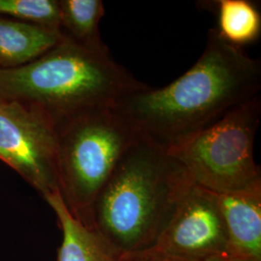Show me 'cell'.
I'll return each mask as SVG.
<instances>
[{
	"instance_id": "6da1fadb",
	"label": "cell",
	"mask_w": 261,
	"mask_h": 261,
	"mask_svg": "<svg viewBox=\"0 0 261 261\" xmlns=\"http://www.w3.org/2000/svg\"><path fill=\"white\" fill-rule=\"evenodd\" d=\"M260 88V60L226 43L214 28L184 75L162 88L145 85L113 110L140 136L168 150L258 96Z\"/></svg>"
},
{
	"instance_id": "7a4b0ae2",
	"label": "cell",
	"mask_w": 261,
	"mask_h": 261,
	"mask_svg": "<svg viewBox=\"0 0 261 261\" xmlns=\"http://www.w3.org/2000/svg\"><path fill=\"white\" fill-rule=\"evenodd\" d=\"M194 184L168 150L139 135L97 196L91 228L121 256L145 252Z\"/></svg>"
},
{
	"instance_id": "3957f363",
	"label": "cell",
	"mask_w": 261,
	"mask_h": 261,
	"mask_svg": "<svg viewBox=\"0 0 261 261\" xmlns=\"http://www.w3.org/2000/svg\"><path fill=\"white\" fill-rule=\"evenodd\" d=\"M112 58L66 37L25 65L0 69V100L37 107L56 120L94 109H113L144 87Z\"/></svg>"
},
{
	"instance_id": "277c9868",
	"label": "cell",
	"mask_w": 261,
	"mask_h": 261,
	"mask_svg": "<svg viewBox=\"0 0 261 261\" xmlns=\"http://www.w3.org/2000/svg\"><path fill=\"white\" fill-rule=\"evenodd\" d=\"M58 192L66 207L91 228L94 203L139 134L113 109H94L56 120Z\"/></svg>"
},
{
	"instance_id": "5b68a950",
	"label": "cell",
	"mask_w": 261,
	"mask_h": 261,
	"mask_svg": "<svg viewBox=\"0 0 261 261\" xmlns=\"http://www.w3.org/2000/svg\"><path fill=\"white\" fill-rule=\"evenodd\" d=\"M260 116L258 95L168 152L196 185L207 191L215 194L259 191L260 168L254 161L253 145Z\"/></svg>"
},
{
	"instance_id": "8992f818",
	"label": "cell",
	"mask_w": 261,
	"mask_h": 261,
	"mask_svg": "<svg viewBox=\"0 0 261 261\" xmlns=\"http://www.w3.org/2000/svg\"><path fill=\"white\" fill-rule=\"evenodd\" d=\"M56 120L37 107L0 103V160L44 198L58 191Z\"/></svg>"
},
{
	"instance_id": "52a82bcc",
	"label": "cell",
	"mask_w": 261,
	"mask_h": 261,
	"mask_svg": "<svg viewBox=\"0 0 261 261\" xmlns=\"http://www.w3.org/2000/svg\"><path fill=\"white\" fill-rule=\"evenodd\" d=\"M139 253L153 261H209L229 255L214 193L194 184L157 241Z\"/></svg>"
},
{
	"instance_id": "ba28073f",
	"label": "cell",
	"mask_w": 261,
	"mask_h": 261,
	"mask_svg": "<svg viewBox=\"0 0 261 261\" xmlns=\"http://www.w3.org/2000/svg\"><path fill=\"white\" fill-rule=\"evenodd\" d=\"M228 238V254L261 261V190L215 194Z\"/></svg>"
},
{
	"instance_id": "9c48e42d",
	"label": "cell",
	"mask_w": 261,
	"mask_h": 261,
	"mask_svg": "<svg viewBox=\"0 0 261 261\" xmlns=\"http://www.w3.org/2000/svg\"><path fill=\"white\" fill-rule=\"evenodd\" d=\"M44 199L56 214L61 229L57 261H123L121 255L113 251L93 228L71 214L58 191Z\"/></svg>"
},
{
	"instance_id": "30bf717a",
	"label": "cell",
	"mask_w": 261,
	"mask_h": 261,
	"mask_svg": "<svg viewBox=\"0 0 261 261\" xmlns=\"http://www.w3.org/2000/svg\"><path fill=\"white\" fill-rule=\"evenodd\" d=\"M60 30L0 17V69L25 65L61 42Z\"/></svg>"
},
{
	"instance_id": "8fae6325",
	"label": "cell",
	"mask_w": 261,
	"mask_h": 261,
	"mask_svg": "<svg viewBox=\"0 0 261 261\" xmlns=\"http://www.w3.org/2000/svg\"><path fill=\"white\" fill-rule=\"evenodd\" d=\"M63 35L85 47L102 48L99 24L105 15L101 0H58Z\"/></svg>"
},
{
	"instance_id": "7c38bea8",
	"label": "cell",
	"mask_w": 261,
	"mask_h": 261,
	"mask_svg": "<svg viewBox=\"0 0 261 261\" xmlns=\"http://www.w3.org/2000/svg\"><path fill=\"white\" fill-rule=\"evenodd\" d=\"M215 29L226 43L242 47L260 36V13L247 0H220L218 28Z\"/></svg>"
},
{
	"instance_id": "4fadbf2b",
	"label": "cell",
	"mask_w": 261,
	"mask_h": 261,
	"mask_svg": "<svg viewBox=\"0 0 261 261\" xmlns=\"http://www.w3.org/2000/svg\"><path fill=\"white\" fill-rule=\"evenodd\" d=\"M0 17L61 31L58 0H0Z\"/></svg>"
},
{
	"instance_id": "5bb4252c",
	"label": "cell",
	"mask_w": 261,
	"mask_h": 261,
	"mask_svg": "<svg viewBox=\"0 0 261 261\" xmlns=\"http://www.w3.org/2000/svg\"><path fill=\"white\" fill-rule=\"evenodd\" d=\"M123 261H153L141 255L140 253H136V254H130V255H126V256H122Z\"/></svg>"
},
{
	"instance_id": "9a60e30c",
	"label": "cell",
	"mask_w": 261,
	"mask_h": 261,
	"mask_svg": "<svg viewBox=\"0 0 261 261\" xmlns=\"http://www.w3.org/2000/svg\"><path fill=\"white\" fill-rule=\"evenodd\" d=\"M209 261H256V260H249V259H242V258H237V257H233L231 255H224V256H220V257H216L211 260Z\"/></svg>"
},
{
	"instance_id": "2e32d148",
	"label": "cell",
	"mask_w": 261,
	"mask_h": 261,
	"mask_svg": "<svg viewBox=\"0 0 261 261\" xmlns=\"http://www.w3.org/2000/svg\"><path fill=\"white\" fill-rule=\"evenodd\" d=\"M1 102H3V101H2V100H0V103H1Z\"/></svg>"
}]
</instances>
